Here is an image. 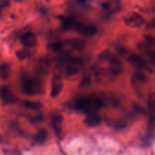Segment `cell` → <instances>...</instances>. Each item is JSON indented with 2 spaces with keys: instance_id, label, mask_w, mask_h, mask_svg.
Instances as JSON below:
<instances>
[{
  "instance_id": "1",
  "label": "cell",
  "mask_w": 155,
  "mask_h": 155,
  "mask_svg": "<svg viewBox=\"0 0 155 155\" xmlns=\"http://www.w3.org/2000/svg\"><path fill=\"white\" fill-rule=\"evenodd\" d=\"M102 106L103 100L97 95L81 97L75 101V107L78 110L89 114L99 110Z\"/></svg>"
},
{
  "instance_id": "2",
  "label": "cell",
  "mask_w": 155,
  "mask_h": 155,
  "mask_svg": "<svg viewBox=\"0 0 155 155\" xmlns=\"http://www.w3.org/2000/svg\"><path fill=\"white\" fill-rule=\"evenodd\" d=\"M22 92L27 95H36L43 93V87L42 83L37 79L32 77H25L21 83Z\"/></svg>"
},
{
  "instance_id": "3",
  "label": "cell",
  "mask_w": 155,
  "mask_h": 155,
  "mask_svg": "<svg viewBox=\"0 0 155 155\" xmlns=\"http://www.w3.org/2000/svg\"><path fill=\"white\" fill-rule=\"evenodd\" d=\"M124 23L130 27H139L144 23V19L139 14L130 12L125 15Z\"/></svg>"
},
{
  "instance_id": "4",
  "label": "cell",
  "mask_w": 155,
  "mask_h": 155,
  "mask_svg": "<svg viewBox=\"0 0 155 155\" xmlns=\"http://www.w3.org/2000/svg\"><path fill=\"white\" fill-rule=\"evenodd\" d=\"M75 30L84 36H93L97 33V28L94 24H83L78 22Z\"/></svg>"
},
{
  "instance_id": "5",
  "label": "cell",
  "mask_w": 155,
  "mask_h": 155,
  "mask_svg": "<svg viewBox=\"0 0 155 155\" xmlns=\"http://www.w3.org/2000/svg\"><path fill=\"white\" fill-rule=\"evenodd\" d=\"M0 98L5 104H13L17 101L16 96L8 86H2L0 89Z\"/></svg>"
},
{
  "instance_id": "6",
  "label": "cell",
  "mask_w": 155,
  "mask_h": 155,
  "mask_svg": "<svg viewBox=\"0 0 155 155\" xmlns=\"http://www.w3.org/2000/svg\"><path fill=\"white\" fill-rule=\"evenodd\" d=\"M63 86V81L60 77L59 76L53 77L51 81V92H50L52 98H56L59 96L62 91Z\"/></svg>"
},
{
  "instance_id": "7",
  "label": "cell",
  "mask_w": 155,
  "mask_h": 155,
  "mask_svg": "<svg viewBox=\"0 0 155 155\" xmlns=\"http://www.w3.org/2000/svg\"><path fill=\"white\" fill-rule=\"evenodd\" d=\"M128 61L132 65H133L135 68H138V69H147V70H150V68H149L147 67V64H146V62L144 61V59L141 57L138 54L133 53V54H131L128 57Z\"/></svg>"
},
{
  "instance_id": "8",
  "label": "cell",
  "mask_w": 155,
  "mask_h": 155,
  "mask_svg": "<svg viewBox=\"0 0 155 155\" xmlns=\"http://www.w3.org/2000/svg\"><path fill=\"white\" fill-rule=\"evenodd\" d=\"M109 70L112 75H119L123 71V64L118 58L112 56L109 59Z\"/></svg>"
},
{
  "instance_id": "9",
  "label": "cell",
  "mask_w": 155,
  "mask_h": 155,
  "mask_svg": "<svg viewBox=\"0 0 155 155\" xmlns=\"http://www.w3.org/2000/svg\"><path fill=\"white\" fill-rule=\"evenodd\" d=\"M21 43L27 48H32V47L35 46L37 42L36 35L32 32H27V33H24L21 36Z\"/></svg>"
},
{
  "instance_id": "10",
  "label": "cell",
  "mask_w": 155,
  "mask_h": 155,
  "mask_svg": "<svg viewBox=\"0 0 155 155\" xmlns=\"http://www.w3.org/2000/svg\"><path fill=\"white\" fill-rule=\"evenodd\" d=\"M102 121V118L96 112L90 113L89 115L85 118L84 124L90 128H94V127H98Z\"/></svg>"
},
{
  "instance_id": "11",
  "label": "cell",
  "mask_w": 155,
  "mask_h": 155,
  "mask_svg": "<svg viewBox=\"0 0 155 155\" xmlns=\"http://www.w3.org/2000/svg\"><path fill=\"white\" fill-rule=\"evenodd\" d=\"M60 20L62 27L65 30H75L76 26L78 24V21H77L74 18H71V17H61Z\"/></svg>"
},
{
  "instance_id": "12",
  "label": "cell",
  "mask_w": 155,
  "mask_h": 155,
  "mask_svg": "<svg viewBox=\"0 0 155 155\" xmlns=\"http://www.w3.org/2000/svg\"><path fill=\"white\" fill-rule=\"evenodd\" d=\"M63 122V117L61 114H55L52 119V125L56 135L59 136L62 133V124Z\"/></svg>"
},
{
  "instance_id": "13",
  "label": "cell",
  "mask_w": 155,
  "mask_h": 155,
  "mask_svg": "<svg viewBox=\"0 0 155 155\" xmlns=\"http://www.w3.org/2000/svg\"><path fill=\"white\" fill-rule=\"evenodd\" d=\"M139 48L141 51H144L145 52L146 56L147 58V60H148L149 63L150 64L153 66H155V51L154 50L150 49V48H147V45H144V44H141V45H140Z\"/></svg>"
},
{
  "instance_id": "14",
  "label": "cell",
  "mask_w": 155,
  "mask_h": 155,
  "mask_svg": "<svg viewBox=\"0 0 155 155\" xmlns=\"http://www.w3.org/2000/svg\"><path fill=\"white\" fill-rule=\"evenodd\" d=\"M11 73L10 65L7 63L2 64L0 65V79L5 80L9 78Z\"/></svg>"
},
{
  "instance_id": "15",
  "label": "cell",
  "mask_w": 155,
  "mask_h": 155,
  "mask_svg": "<svg viewBox=\"0 0 155 155\" xmlns=\"http://www.w3.org/2000/svg\"><path fill=\"white\" fill-rule=\"evenodd\" d=\"M70 45L71 46V48H74V49L78 50V51H80V50H83L84 48L86 46V42L84 40L80 39H72L70 40L69 42Z\"/></svg>"
},
{
  "instance_id": "16",
  "label": "cell",
  "mask_w": 155,
  "mask_h": 155,
  "mask_svg": "<svg viewBox=\"0 0 155 155\" xmlns=\"http://www.w3.org/2000/svg\"><path fill=\"white\" fill-rule=\"evenodd\" d=\"M147 106H148L149 111L151 114V120L153 122L155 120V94L150 95L149 96Z\"/></svg>"
},
{
  "instance_id": "17",
  "label": "cell",
  "mask_w": 155,
  "mask_h": 155,
  "mask_svg": "<svg viewBox=\"0 0 155 155\" xmlns=\"http://www.w3.org/2000/svg\"><path fill=\"white\" fill-rule=\"evenodd\" d=\"M31 51L27 48H22L16 51V57L18 60H25L31 55Z\"/></svg>"
},
{
  "instance_id": "18",
  "label": "cell",
  "mask_w": 155,
  "mask_h": 155,
  "mask_svg": "<svg viewBox=\"0 0 155 155\" xmlns=\"http://www.w3.org/2000/svg\"><path fill=\"white\" fill-rule=\"evenodd\" d=\"M24 106L26 108H28L30 110H37L42 107V104L38 101H25L24 102Z\"/></svg>"
},
{
  "instance_id": "19",
  "label": "cell",
  "mask_w": 155,
  "mask_h": 155,
  "mask_svg": "<svg viewBox=\"0 0 155 155\" xmlns=\"http://www.w3.org/2000/svg\"><path fill=\"white\" fill-rule=\"evenodd\" d=\"M47 138V133L45 130H39V132L37 133V134L35 136V142L36 143H39V144H42L44 142L46 141Z\"/></svg>"
},
{
  "instance_id": "20",
  "label": "cell",
  "mask_w": 155,
  "mask_h": 155,
  "mask_svg": "<svg viewBox=\"0 0 155 155\" xmlns=\"http://www.w3.org/2000/svg\"><path fill=\"white\" fill-rule=\"evenodd\" d=\"M147 80V77L141 71H136L133 75L134 83H145Z\"/></svg>"
},
{
  "instance_id": "21",
  "label": "cell",
  "mask_w": 155,
  "mask_h": 155,
  "mask_svg": "<svg viewBox=\"0 0 155 155\" xmlns=\"http://www.w3.org/2000/svg\"><path fill=\"white\" fill-rule=\"evenodd\" d=\"M63 47H64V42H61V41L53 42V43L50 45V48H51L53 51H60L63 48Z\"/></svg>"
},
{
  "instance_id": "22",
  "label": "cell",
  "mask_w": 155,
  "mask_h": 155,
  "mask_svg": "<svg viewBox=\"0 0 155 155\" xmlns=\"http://www.w3.org/2000/svg\"><path fill=\"white\" fill-rule=\"evenodd\" d=\"M90 85H91V79H90V77H84L81 81L80 82L79 88L80 89H85V88H88Z\"/></svg>"
},
{
  "instance_id": "23",
  "label": "cell",
  "mask_w": 155,
  "mask_h": 155,
  "mask_svg": "<svg viewBox=\"0 0 155 155\" xmlns=\"http://www.w3.org/2000/svg\"><path fill=\"white\" fill-rule=\"evenodd\" d=\"M112 56V53L109 50H105V51H102L101 54H100V58L102 59V60L109 61Z\"/></svg>"
},
{
  "instance_id": "24",
  "label": "cell",
  "mask_w": 155,
  "mask_h": 155,
  "mask_svg": "<svg viewBox=\"0 0 155 155\" xmlns=\"http://www.w3.org/2000/svg\"><path fill=\"white\" fill-rule=\"evenodd\" d=\"M144 39H145L147 45H148V46H155V38L153 36L146 35Z\"/></svg>"
},
{
  "instance_id": "25",
  "label": "cell",
  "mask_w": 155,
  "mask_h": 155,
  "mask_svg": "<svg viewBox=\"0 0 155 155\" xmlns=\"http://www.w3.org/2000/svg\"><path fill=\"white\" fill-rule=\"evenodd\" d=\"M9 5V0H0V10H2L5 8L8 7Z\"/></svg>"
},
{
  "instance_id": "26",
  "label": "cell",
  "mask_w": 155,
  "mask_h": 155,
  "mask_svg": "<svg viewBox=\"0 0 155 155\" xmlns=\"http://www.w3.org/2000/svg\"><path fill=\"white\" fill-rule=\"evenodd\" d=\"M33 120L35 121V122H37V121H40L42 120V117L41 116H38V117H36L33 118Z\"/></svg>"
},
{
  "instance_id": "27",
  "label": "cell",
  "mask_w": 155,
  "mask_h": 155,
  "mask_svg": "<svg viewBox=\"0 0 155 155\" xmlns=\"http://www.w3.org/2000/svg\"><path fill=\"white\" fill-rule=\"evenodd\" d=\"M79 2L81 3H85L87 2H89V1H93V0H78Z\"/></svg>"
},
{
  "instance_id": "28",
  "label": "cell",
  "mask_w": 155,
  "mask_h": 155,
  "mask_svg": "<svg viewBox=\"0 0 155 155\" xmlns=\"http://www.w3.org/2000/svg\"><path fill=\"white\" fill-rule=\"evenodd\" d=\"M153 26H154V27H155V19H154V21H153Z\"/></svg>"
},
{
  "instance_id": "29",
  "label": "cell",
  "mask_w": 155,
  "mask_h": 155,
  "mask_svg": "<svg viewBox=\"0 0 155 155\" xmlns=\"http://www.w3.org/2000/svg\"><path fill=\"white\" fill-rule=\"evenodd\" d=\"M18 1H20V0H18Z\"/></svg>"
}]
</instances>
